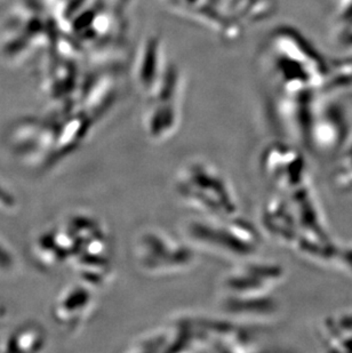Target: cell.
<instances>
[{"label":"cell","mask_w":352,"mask_h":353,"mask_svg":"<svg viewBox=\"0 0 352 353\" xmlns=\"http://www.w3.org/2000/svg\"><path fill=\"white\" fill-rule=\"evenodd\" d=\"M133 256L141 270L150 274L182 272L197 261L191 245L158 229H146L135 236Z\"/></svg>","instance_id":"2"},{"label":"cell","mask_w":352,"mask_h":353,"mask_svg":"<svg viewBox=\"0 0 352 353\" xmlns=\"http://www.w3.org/2000/svg\"><path fill=\"white\" fill-rule=\"evenodd\" d=\"M176 194L205 216L230 217L236 213L233 191L219 170L203 160L184 163L176 174Z\"/></svg>","instance_id":"1"},{"label":"cell","mask_w":352,"mask_h":353,"mask_svg":"<svg viewBox=\"0 0 352 353\" xmlns=\"http://www.w3.org/2000/svg\"><path fill=\"white\" fill-rule=\"evenodd\" d=\"M226 219L206 216L189 220L184 225L186 238L190 243L221 254L246 255L253 247L252 231L245 224Z\"/></svg>","instance_id":"3"},{"label":"cell","mask_w":352,"mask_h":353,"mask_svg":"<svg viewBox=\"0 0 352 353\" xmlns=\"http://www.w3.org/2000/svg\"><path fill=\"white\" fill-rule=\"evenodd\" d=\"M37 243H39L38 252L45 261L43 263L50 267H57L72 259V240L62 224L46 231Z\"/></svg>","instance_id":"5"},{"label":"cell","mask_w":352,"mask_h":353,"mask_svg":"<svg viewBox=\"0 0 352 353\" xmlns=\"http://www.w3.org/2000/svg\"><path fill=\"white\" fill-rule=\"evenodd\" d=\"M94 305V288L87 283H73L57 297L54 318L60 326L76 330L85 321Z\"/></svg>","instance_id":"4"}]
</instances>
